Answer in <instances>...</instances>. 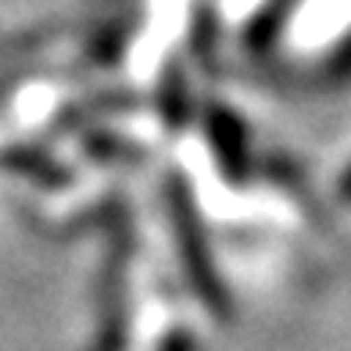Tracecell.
I'll use <instances>...</instances> for the list:
<instances>
[{
  "mask_svg": "<svg viewBox=\"0 0 351 351\" xmlns=\"http://www.w3.org/2000/svg\"><path fill=\"white\" fill-rule=\"evenodd\" d=\"M212 140H215V151L222 154V162H230L237 165L241 162V154H244V130H241V122H237L230 111H215L212 115Z\"/></svg>",
  "mask_w": 351,
  "mask_h": 351,
  "instance_id": "7a4b0ae2",
  "label": "cell"
},
{
  "mask_svg": "<svg viewBox=\"0 0 351 351\" xmlns=\"http://www.w3.org/2000/svg\"><path fill=\"white\" fill-rule=\"evenodd\" d=\"M172 222H176V237H180V251H183V265L190 280H194L197 294L204 298V305L212 312H222L226 315V294L215 280V269L208 262V247H204V237H201V222H197V212L190 204L183 183H172Z\"/></svg>",
  "mask_w": 351,
  "mask_h": 351,
  "instance_id": "6da1fadb",
  "label": "cell"
},
{
  "mask_svg": "<svg viewBox=\"0 0 351 351\" xmlns=\"http://www.w3.org/2000/svg\"><path fill=\"white\" fill-rule=\"evenodd\" d=\"M341 194H344V201H351V169H348V176H344V183H341Z\"/></svg>",
  "mask_w": 351,
  "mask_h": 351,
  "instance_id": "3957f363",
  "label": "cell"
}]
</instances>
